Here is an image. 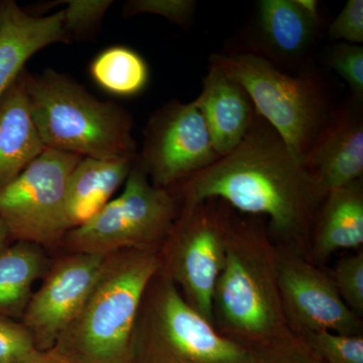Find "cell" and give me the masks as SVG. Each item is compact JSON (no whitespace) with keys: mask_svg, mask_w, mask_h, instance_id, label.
Wrapping results in <instances>:
<instances>
[{"mask_svg":"<svg viewBox=\"0 0 363 363\" xmlns=\"http://www.w3.org/2000/svg\"><path fill=\"white\" fill-rule=\"evenodd\" d=\"M169 190L180 205L214 198L240 213L262 217L276 245L307 257L325 198L278 131L257 113L233 152Z\"/></svg>","mask_w":363,"mask_h":363,"instance_id":"obj_1","label":"cell"},{"mask_svg":"<svg viewBox=\"0 0 363 363\" xmlns=\"http://www.w3.org/2000/svg\"><path fill=\"white\" fill-rule=\"evenodd\" d=\"M266 219L234 212L213 294L215 327L247 347L289 328L278 281V250Z\"/></svg>","mask_w":363,"mask_h":363,"instance_id":"obj_2","label":"cell"},{"mask_svg":"<svg viewBox=\"0 0 363 363\" xmlns=\"http://www.w3.org/2000/svg\"><path fill=\"white\" fill-rule=\"evenodd\" d=\"M159 269L157 252L125 250L105 257L84 304L52 352L70 363H130L138 308Z\"/></svg>","mask_w":363,"mask_h":363,"instance_id":"obj_3","label":"cell"},{"mask_svg":"<svg viewBox=\"0 0 363 363\" xmlns=\"http://www.w3.org/2000/svg\"><path fill=\"white\" fill-rule=\"evenodd\" d=\"M33 121L47 149L92 159L135 160L130 114L101 101L65 74L26 71Z\"/></svg>","mask_w":363,"mask_h":363,"instance_id":"obj_4","label":"cell"},{"mask_svg":"<svg viewBox=\"0 0 363 363\" xmlns=\"http://www.w3.org/2000/svg\"><path fill=\"white\" fill-rule=\"evenodd\" d=\"M130 363H253L252 350L208 322L157 272L138 308Z\"/></svg>","mask_w":363,"mask_h":363,"instance_id":"obj_5","label":"cell"},{"mask_svg":"<svg viewBox=\"0 0 363 363\" xmlns=\"http://www.w3.org/2000/svg\"><path fill=\"white\" fill-rule=\"evenodd\" d=\"M210 63L245 88L257 113L303 162L334 111L320 72L309 67L292 75L245 51L214 54Z\"/></svg>","mask_w":363,"mask_h":363,"instance_id":"obj_6","label":"cell"},{"mask_svg":"<svg viewBox=\"0 0 363 363\" xmlns=\"http://www.w3.org/2000/svg\"><path fill=\"white\" fill-rule=\"evenodd\" d=\"M180 209L173 192L152 185L135 159L121 196L82 226L68 231L61 247L67 253L102 257L125 250L159 252Z\"/></svg>","mask_w":363,"mask_h":363,"instance_id":"obj_7","label":"cell"},{"mask_svg":"<svg viewBox=\"0 0 363 363\" xmlns=\"http://www.w3.org/2000/svg\"><path fill=\"white\" fill-rule=\"evenodd\" d=\"M180 213L157 255L160 269L193 308L213 324V294L225 259L235 210L220 199L180 205Z\"/></svg>","mask_w":363,"mask_h":363,"instance_id":"obj_8","label":"cell"},{"mask_svg":"<svg viewBox=\"0 0 363 363\" xmlns=\"http://www.w3.org/2000/svg\"><path fill=\"white\" fill-rule=\"evenodd\" d=\"M82 157L45 149L23 172L0 188V218L11 238L40 247L61 245L68 233L67 186Z\"/></svg>","mask_w":363,"mask_h":363,"instance_id":"obj_9","label":"cell"},{"mask_svg":"<svg viewBox=\"0 0 363 363\" xmlns=\"http://www.w3.org/2000/svg\"><path fill=\"white\" fill-rule=\"evenodd\" d=\"M220 157L194 101L172 100L157 109L143 133L136 160L152 185L172 189L206 169Z\"/></svg>","mask_w":363,"mask_h":363,"instance_id":"obj_10","label":"cell"},{"mask_svg":"<svg viewBox=\"0 0 363 363\" xmlns=\"http://www.w3.org/2000/svg\"><path fill=\"white\" fill-rule=\"evenodd\" d=\"M277 250L279 295L291 330L362 334V318L344 303L330 274L295 250L278 245Z\"/></svg>","mask_w":363,"mask_h":363,"instance_id":"obj_11","label":"cell"},{"mask_svg":"<svg viewBox=\"0 0 363 363\" xmlns=\"http://www.w3.org/2000/svg\"><path fill=\"white\" fill-rule=\"evenodd\" d=\"M104 259L102 255L67 253L50 264L43 285L33 293L21 317L40 352L51 350L77 316Z\"/></svg>","mask_w":363,"mask_h":363,"instance_id":"obj_12","label":"cell"},{"mask_svg":"<svg viewBox=\"0 0 363 363\" xmlns=\"http://www.w3.org/2000/svg\"><path fill=\"white\" fill-rule=\"evenodd\" d=\"M303 164L325 196L334 189L362 180V100L352 97L340 108L334 109Z\"/></svg>","mask_w":363,"mask_h":363,"instance_id":"obj_13","label":"cell"},{"mask_svg":"<svg viewBox=\"0 0 363 363\" xmlns=\"http://www.w3.org/2000/svg\"><path fill=\"white\" fill-rule=\"evenodd\" d=\"M322 18L298 0H260L257 6L252 44L245 52L281 66L311 67L307 63L321 30Z\"/></svg>","mask_w":363,"mask_h":363,"instance_id":"obj_14","label":"cell"},{"mask_svg":"<svg viewBox=\"0 0 363 363\" xmlns=\"http://www.w3.org/2000/svg\"><path fill=\"white\" fill-rule=\"evenodd\" d=\"M202 114L215 152L227 156L242 143L255 121V111L245 88L210 63L201 94L194 100Z\"/></svg>","mask_w":363,"mask_h":363,"instance_id":"obj_15","label":"cell"},{"mask_svg":"<svg viewBox=\"0 0 363 363\" xmlns=\"http://www.w3.org/2000/svg\"><path fill=\"white\" fill-rule=\"evenodd\" d=\"M63 20V11L35 16L13 0H0V97L35 52L56 43L68 42Z\"/></svg>","mask_w":363,"mask_h":363,"instance_id":"obj_16","label":"cell"},{"mask_svg":"<svg viewBox=\"0 0 363 363\" xmlns=\"http://www.w3.org/2000/svg\"><path fill=\"white\" fill-rule=\"evenodd\" d=\"M26 71L21 72L0 97V188L47 149L30 111Z\"/></svg>","mask_w":363,"mask_h":363,"instance_id":"obj_17","label":"cell"},{"mask_svg":"<svg viewBox=\"0 0 363 363\" xmlns=\"http://www.w3.org/2000/svg\"><path fill=\"white\" fill-rule=\"evenodd\" d=\"M363 245L362 179L329 191L320 205L308 259L319 266L333 253Z\"/></svg>","mask_w":363,"mask_h":363,"instance_id":"obj_18","label":"cell"},{"mask_svg":"<svg viewBox=\"0 0 363 363\" xmlns=\"http://www.w3.org/2000/svg\"><path fill=\"white\" fill-rule=\"evenodd\" d=\"M135 160L82 157L67 186L65 218L68 231L92 219L125 183Z\"/></svg>","mask_w":363,"mask_h":363,"instance_id":"obj_19","label":"cell"},{"mask_svg":"<svg viewBox=\"0 0 363 363\" xmlns=\"http://www.w3.org/2000/svg\"><path fill=\"white\" fill-rule=\"evenodd\" d=\"M44 248L18 241L0 252V316L21 318L33 296V285L49 269Z\"/></svg>","mask_w":363,"mask_h":363,"instance_id":"obj_20","label":"cell"},{"mask_svg":"<svg viewBox=\"0 0 363 363\" xmlns=\"http://www.w3.org/2000/svg\"><path fill=\"white\" fill-rule=\"evenodd\" d=\"M90 74L100 88L121 97L140 94L150 79L149 67L143 57L123 45L100 52L91 63Z\"/></svg>","mask_w":363,"mask_h":363,"instance_id":"obj_21","label":"cell"},{"mask_svg":"<svg viewBox=\"0 0 363 363\" xmlns=\"http://www.w3.org/2000/svg\"><path fill=\"white\" fill-rule=\"evenodd\" d=\"M250 348L253 363H326L301 334L290 328Z\"/></svg>","mask_w":363,"mask_h":363,"instance_id":"obj_22","label":"cell"},{"mask_svg":"<svg viewBox=\"0 0 363 363\" xmlns=\"http://www.w3.org/2000/svg\"><path fill=\"white\" fill-rule=\"evenodd\" d=\"M326 363H363V337L331 331L301 334Z\"/></svg>","mask_w":363,"mask_h":363,"instance_id":"obj_23","label":"cell"},{"mask_svg":"<svg viewBox=\"0 0 363 363\" xmlns=\"http://www.w3.org/2000/svg\"><path fill=\"white\" fill-rule=\"evenodd\" d=\"M344 303L358 316L363 315L362 250L343 257L330 274Z\"/></svg>","mask_w":363,"mask_h":363,"instance_id":"obj_24","label":"cell"},{"mask_svg":"<svg viewBox=\"0 0 363 363\" xmlns=\"http://www.w3.org/2000/svg\"><path fill=\"white\" fill-rule=\"evenodd\" d=\"M64 9L63 30L67 40L89 35L98 28L113 4L111 0H68Z\"/></svg>","mask_w":363,"mask_h":363,"instance_id":"obj_25","label":"cell"},{"mask_svg":"<svg viewBox=\"0 0 363 363\" xmlns=\"http://www.w3.org/2000/svg\"><path fill=\"white\" fill-rule=\"evenodd\" d=\"M327 65L344 79L352 91V97L363 100V48L338 43L326 54Z\"/></svg>","mask_w":363,"mask_h":363,"instance_id":"obj_26","label":"cell"},{"mask_svg":"<svg viewBox=\"0 0 363 363\" xmlns=\"http://www.w3.org/2000/svg\"><path fill=\"white\" fill-rule=\"evenodd\" d=\"M40 352L23 323L0 316V363L26 362Z\"/></svg>","mask_w":363,"mask_h":363,"instance_id":"obj_27","label":"cell"},{"mask_svg":"<svg viewBox=\"0 0 363 363\" xmlns=\"http://www.w3.org/2000/svg\"><path fill=\"white\" fill-rule=\"evenodd\" d=\"M197 4L194 0H130L123 6L125 16L154 14L180 26H188L194 16Z\"/></svg>","mask_w":363,"mask_h":363,"instance_id":"obj_28","label":"cell"},{"mask_svg":"<svg viewBox=\"0 0 363 363\" xmlns=\"http://www.w3.org/2000/svg\"><path fill=\"white\" fill-rule=\"evenodd\" d=\"M328 37L332 40H343L347 44L363 43V1L348 0L337 18L328 28Z\"/></svg>","mask_w":363,"mask_h":363,"instance_id":"obj_29","label":"cell"},{"mask_svg":"<svg viewBox=\"0 0 363 363\" xmlns=\"http://www.w3.org/2000/svg\"><path fill=\"white\" fill-rule=\"evenodd\" d=\"M26 363H70L68 360L64 359L52 350L47 352H40L37 357L28 360Z\"/></svg>","mask_w":363,"mask_h":363,"instance_id":"obj_30","label":"cell"},{"mask_svg":"<svg viewBox=\"0 0 363 363\" xmlns=\"http://www.w3.org/2000/svg\"><path fill=\"white\" fill-rule=\"evenodd\" d=\"M9 238H11V233L2 219L0 218V252L7 247Z\"/></svg>","mask_w":363,"mask_h":363,"instance_id":"obj_31","label":"cell"},{"mask_svg":"<svg viewBox=\"0 0 363 363\" xmlns=\"http://www.w3.org/2000/svg\"><path fill=\"white\" fill-rule=\"evenodd\" d=\"M23 362V363H26V362Z\"/></svg>","mask_w":363,"mask_h":363,"instance_id":"obj_32","label":"cell"}]
</instances>
